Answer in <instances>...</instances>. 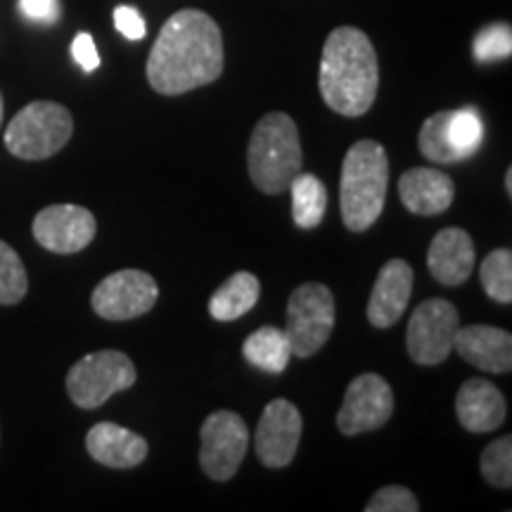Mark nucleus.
Instances as JSON below:
<instances>
[{
	"label": "nucleus",
	"instance_id": "obj_26",
	"mask_svg": "<svg viewBox=\"0 0 512 512\" xmlns=\"http://www.w3.org/2000/svg\"><path fill=\"white\" fill-rule=\"evenodd\" d=\"M479 467H482V477L496 489H510L512 486V437H505L491 441L484 448L482 458H479Z\"/></svg>",
	"mask_w": 512,
	"mask_h": 512
},
{
	"label": "nucleus",
	"instance_id": "obj_3",
	"mask_svg": "<svg viewBox=\"0 0 512 512\" xmlns=\"http://www.w3.org/2000/svg\"><path fill=\"white\" fill-rule=\"evenodd\" d=\"M389 188V157L377 140H358L342 164L339 207L351 233H363L380 219Z\"/></svg>",
	"mask_w": 512,
	"mask_h": 512
},
{
	"label": "nucleus",
	"instance_id": "obj_5",
	"mask_svg": "<svg viewBox=\"0 0 512 512\" xmlns=\"http://www.w3.org/2000/svg\"><path fill=\"white\" fill-rule=\"evenodd\" d=\"M74 133V119L67 107L38 100L19 110L5 128V147L10 155L38 162L57 155Z\"/></svg>",
	"mask_w": 512,
	"mask_h": 512
},
{
	"label": "nucleus",
	"instance_id": "obj_23",
	"mask_svg": "<svg viewBox=\"0 0 512 512\" xmlns=\"http://www.w3.org/2000/svg\"><path fill=\"white\" fill-rule=\"evenodd\" d=\"M287 190L292 192L294 223L304 230L318 228L325 219V209H328V190H325L323 181L313 174H302L299 171Z\"/></svg>",
	"mask_w": 512,
	"mask_h": 512
},
{
	"label": "nucleus",
	"instance_id": "obj_29",
	"mask_svg": "<svg viewBox=\"0 0 512 512\" xmlns=\"http://www.w3.org/2000/svg\"><path fill=\"white\" fill-rule=\"evenodd\" d=\"M114 27H117L119 34L128 38V41H140V38H145L147 34L143 15H140L136 8H131V5H119V8L114 10Z\"/></svg>",
	"mask_w": 512,
	"mask_h": 512
},
{
	"label": "nucleus",
	"instance_id": "obj_20",
	"mask_svg": "<svg viewBox=\"0 0 512 512\" xmlns=\"http://www.w3.org/2000/svg\"><path fill=\"white\" fill-rule=\"evenodd\" d=\"M86 448L93 460L114 470H128L147 458V441L114 422H98L91 427L86 434Z\"/></svg>",
	"mask_w": 512,
	"mask_h": 512
},
{
	"label": "nucleus",
	"instance_id": "obj_25",
	"mask_svg": "<svg viewBox=\"0 0 512 512\" xmlns=\"http://www.w3.org/2000/svg\"><path fill=\"white\" fill-rule=\"evenodd\" d=\"M29 290V278L22 259L15 249L0 240V304L12 306L24 299Z\"/></svg>",
	"mask_w": 512,
	"mask_h": 512
},
{
	"label": "nucleus",
	"instance_id": "obj_7",
	"mask_svg": "<svg viewBox=\"0 0 512 512\" xmlns=\"http://www.w3.org/2000/svg\"><path fill=\"white\" fill-rule=\"evenodd\" d=\"M335 328V297L323 283L299 285L287 302V328L292 356L309 358L328 344Z\"/></svg>",
	"mask_w": 512,
	"mask_h": 512
},
{
	"label": "nucleus",
	"instance_id": "obj_14",
	"mask_svg": "<svg viewBox=\"0 0 512 512\" xmlns=\"http://www.w3.org/2000/svg\"><path fill=\"white\" fill-rule=\"evenodd\" d=\"M302 413L287 399H275L264 408L256 427V456L271 470L287 467L297 456L302 439Z\"/></svg>",
	"mask_w": 512,
	"mask_h": 512
},
{
	"label": "nucleus",
	"instance_id": "obj_24",
	"mask_svg": "<svg viewBox=\"0 0 512 512\" xmlns=\"http://www.w3.org/2000/svg\"><path fill=\"white\" fill-rule=\"evenodd\" d=\"M484 292L498 304L512 302V252L510 249H494L479 268Z\"/></svg>",
	"mask_w": 512,
	"mask_h": 512
},
{
	"label": "nucleus",
	"instance_id": "obj_8",
	"mask_svg": "<svg viewBox=\"0 0 512 512\" xmlns=\"http://www.w3.org/2000/svg\"><path fill=\"white\" fill-rule=\"evenodd\" d=\"M422 157L437 164H458L477 155L484 143V121L475 107L437 112L420 128Z\"/></svg>",
	"mask_w": 512,
	"mask_h": 512
},
{
	"label": "nucleus",
	"instance_id": "obj_1",
	"mask_svg": "<svg viewBox=\"0 0 512 512\" xmlns=\"http://www.w3.org/2000/svg\"><path fill=\"white\" fill-rule=\"evenodd\" d=\"M223 72V38L207 12L181 10L166 19L147 57V81L162 95L209 86Z\"/></svg>",
	"mask_w": 512,
	"mask_h": 512
},
{
	"label": "nucleus",
	"instance_id": "obj_9",
	"mask_svg": "<svg viewBox=\"0 0 512 512\" xmlns=\"http://www.w3.org/2000/svg\"><path fill=\"white\" fill-rule=\"evenodd\" d=\"M460 313L446 299H427L413 311L406 330L408 356L420 366H439L453 354Z\"/></svg>",
	"mask_w": 512,
	"mask_h": 512
},
{
	"label": "nucleus",
	"instance_id": "obj_10",
	"mask_svg": "<svg viewBox=\"0 0 512 512\" xmlns=\"http://www.w3.org/2000/svg\"><path fill=\"white\" fill-rule=\"evenodd\" d=\"M200 465L214 482H228L240 470L249 448L247 422L233 411H216L200 432Z\"/></svg>",
	"mask_w": 512,
	"mask_h": 512
},
{
	"label": "nucleus",
	"instance_id": "obj_15",
	"mask_svg": "<svg viewBox=\"0 0 512 512\" xmlns=\"http://www.w3.org/2000/svg\"><path fill=\"white\" fill-rule=\"evenodd\" d=\"M413 292V268L403 259L387 261L377 273V280L370 292L368 320L375 328L387 330L401 320L408 309Z\"/></svg>",
	"mask_w": 512,
	"mask_h": 512
},
{
	"label": "nucleus",
	"instance_id": "obj_12",
	"mask_svg": "<svg viewBox=\"0 0 512 512\" xmlns=\"http://www.w3.org/2000/svg\"><path fill=\"white\" fill-rule=\"evenodd\" d=\"M392 413L394 394L389 382L375 373L358 375L344 394L342 408L337 413V427L347 437H356V434L380 430L392 418Z\"/></svg>",
	"mask_w": 512,
	"mask_h": 512
},
{
	"label": "nucleus",
	"instance_id": "obj_2",
	"mask_svg": "<svg viewBox=\"0 0 512 512\" xmlns=\"http://www.w3.org/2000/svg\"><path fill=\"white\" fill-rule=\"evenodd\" d=\"M320 95L332 112L363 117L377 98L380 67L370 38L356 27L332 31L323 46L318 74Z\"/></svg>",
	"mask_w": 512,
	"mask_h": 512
},
{
	"label": "nucleus",
	"instance_id": "obj_18",
	"mask_svg": "<svg viewBox=\"0 0 512 512\" xmlns=\"http://www.w3.org/2000/svg\"><path fill=\"white\" fill-rule=\"evenodd\" d=\"M456 413L467 432L484 434L503 425L508 408H505V399L496 384L486 382L482 377H472L458 389Z\"/></svg>",
	"mask_w": 512,
	"mask_h": 512
},
{
	"label": "nucleus",
	"instance_id": "obj_4",
	"mask_svg": "<svg viewBox=\"0 0 512 512\" xmlns=\"http://www.w3.org/2000/svg\"><path fill=\"white\" fill-rule=\"evenodd\" d=\"M302 143L290 114L271 112L259 119L249 138L247 166L252 183L266 195H283L302 171Z\"/></svg>",
	"mask_w": 512,
	"mask_h": 512
},
{
	"label": "nucleus",
	"instance_id": "obj_19",
	"mask_svg": "<svg viewBox=\"0 0 512 512\" xmlns=\"http://www.w3.org/2000/svg\"><path fill=\"white\" fill-rule=\"evenodd\" d=\"M456 195V185L451 176H446L439 169H418L406 171L399 181V197L411 214L415 216H437L453 204Z\"/></svg>",
	"mask_w": 512,
	"mask_h": 512
},
{
	"label": "nucleus",
	"instance_id": "obj_27",
	"mask_svg": "<svg viewBox=\"0 0 512 512\" xmlns=\"http://www.w3.org/2000/svg\"><path fill=\"white\" fill-rule=\"evenodd\" d=\"M477 62H498L508 60L512 55V29L510 24H491L482 29L472 46Z\"/></svg>",
	"mask_w": 512,
	"mask_h": 512
},
{
	"label": "nucleus",
	"instance_id": "obj_30",
	"mask_svg": "<svg viewBox=\"0 0 512 512\" xmlns=\"http://www.w3.org/2000/svg\"><path fill=\"white\" fill-rule=\"evenodd\" d=\"M22 15L38 24H55L60 19V0H19Z\"/></svg>",
	"mask_w": 512,
	"mask_h": 512
},
{
	"label": "nucleus",
	"instance_id": "obj_32",
	"mask_svg": "<svg viewBox=\"0 0 512 512\" xmlns=\"http://www.w3.org/2000/svg\"><path fill=\"white\" fill-rule=\"evenodd\" d=\"M505 190H508V195H512V166L505 171Z\"/></svg>",
	"mask_w": 512,
	"mask_h": 512
},
{
	"label": "nucleus",
	"instance_id": "obj_33",
	"mask_svg": "<svg viewBox=\"0 0 512 512\" xmlns=\"http://www.w3.org/2000/svg\"><path fill=\"white\" fill-rule=\"evenodd\" d=\"M0 124H3V95H0Z\"/></svg>",
	"mask_w": 512,
	"mask_h": 512
},
{
	"label": "nucleus",
	"instance_id": "obj_11",
	"mask_svg": "<svg viewBox=\"0 0 512 512\" xmlns=\"http://www.w3.org/2000/svg\"><path fill=\"white\" fill-rule=\"evenodd\" d=\"M159 287L150 273L124 268L107 275L93 290V311L105 320H133L157 304Z\"/></svg>",
	"mask_w": 512,
	"mask_h": 512
},
{
	"label": "nucleus",
	"instance_id": "obj_28",
	"mask_svg": "<svg viewBox=\"0 0 512 512\" xmlns=\"http://www.w3.org/2000/svg\"><path fill=\"white\" fill-rule=\"evenodd\" d=\"M368 512H418L420 503L411 489L399 484H389L366 503Z\"/></svg>",
	"mask_w": 512,
	"mask_h": 512
},
{
	"label": "nucleus",
	"instance_id": "obj_17",
	"mask_svg": "<svg viewBox=\"0 0 512 512\" xmlns=\"http://www.w3.org/2000/svg\"><path fill=\"white\" fill-rule=\"evenodd\" d=\"M475 242L463 228H444L432 240L427 268L434 280L446 287L463 285L475 268Z\"/></svg>",
	"mask_w": 512,
	"mask_h": 512
},
{
	"label": "nucleus",
	"instance_id": "obj_21",
	"mask_svg": "<svg viewBox=\"0 0 512 512\" xmlns=\"http://www.w3.org/2000/svg\"><path fill=\"white\" fill-rule=\"evenodd\" d=\"M261 294V285L256 280V275L247 273V271H238L233 273L230 278L223 283L219 290L211 294L209 302V313L211 318L223 320H238L249 313L259 302Z\"/></svg>",
	"mask_w": 512,
	"mask_h": 512
},
{
	"label": "nucleus",
	"instance_id": "obj_13",
	"mask_svg": "<svg viewBox=\"0 0 512 512\" xmlns=\"http://www.w3.org/2000/svg\"><path fill=\"white\" fill-rule=\"evenodd\" d=\"M98 233V221L79 204H53L38 211L34 238L41 247L55 254H76L91 245Z\"/></svg>",
	"mask_w": 512,
	"mask_h": 512
},
{
	"label": "nucleus",
	"instance_id": "obj_6",
	"mask_svg": "<svg viewBox=\"0 0 512 512\" xmlns=\"http://www.w3.org/2000/svg\"><path fill=\"white\" fill-rule=\"evenodd\" d=\"M138 370L124 351L102 349L83 356L67 375V394L79 408L95 411L114 394L136 384Z\"/></svg>",
	"mask_w": 512,
	"mask_h": 512
},
{
	"label": "nucleus",
	"instance_id": "obj_31",
	"mask_svg": "<svg viewBox=\"0 0 512 512\" xmlns=\"http://www.w3.org/2000/svg\"><path fill=\"white\" fill-rule=\"evenodd\" d=\"M72 57L76 60V64L83 69V72H95L100 67V55L98 48H95V41L91 34L81 31L76 34L74 43H72Z\"/></svg>",
	"mask_w": 512,
	"mask_h": 512
},
{
	"label": "nucleus",
	"instance_id": "obj_16",
	"mask_svg": "<svg viewBox=\"0 0 512 512\" xmlns=\"http://www.w3.org/2000/svg\"><path fill=\"white\" fill-rule=\"evenodd\" d=\"M453 351L465 363L475 366L484 373L503 375L512 368V337L510 332L494 325H467L456 335Z\"/></svg>",
	"mask_w": 512,
	"mask_h": 512
},
{
	"label": "nucleus",
	"instance_id": "obj_22",
	"mask_svg": "<svg viewBox=\"0 0 512 512\" xmlns=\"http://www.w3.org/2000/svg\"><path fill=\"white\" fill-rule=\"evenodd\" d=\"M242 354L252 366L266 370V373H283L292 358L290 339H287L285 330L271 328H259L252 332L242 344Z\"/></svg>",
	"mask_w": 512,
	"mask_h": 512
}]
</instances>
